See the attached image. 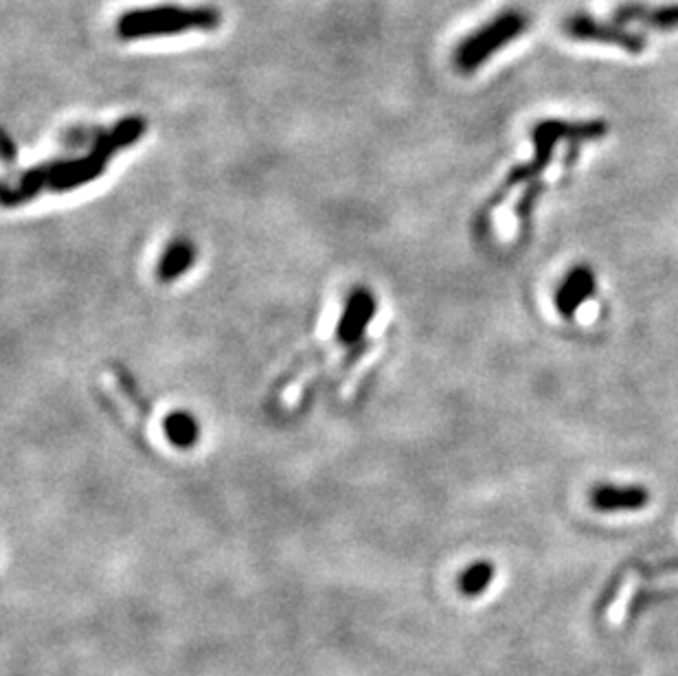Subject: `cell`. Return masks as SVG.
Listing matches in <instances>:
<instances>
[{"instance_id":"6","label":"cell","mask_w":678,"mask_h":676,"mask_svg":"<svg viewBox=\"0 0 678 676\" xmlns=\"http://www.w3.org/2000/svg\"><path fill=\"white\" fill-rule=\"evenodd\" d=\"M597 290L595 273L589 266H573L567 277L562 279V284L556 292V308L562 317L573 319V314L580 310L582 303L593 297Z\"/></svg>"},{"instance_id":"8","label":"cell","mask_w":678,"mask_h":676,"mask_svg":"<svg viewBox=\"0 0 678 676\" xmlns=\"http://www.w3.org/2000/svg\"><path fill=\"white\" fill-rule=\"evenodd\" d=\"M617 25H628V22H641V25L672 31L678 29V5L670 7H643V5H624L615 11Z\"/></svg>"},{"instance_id":"7","label":"cell","mask_w":678,"mask_h":676,"mask_svg":"<svg viewBox=\"0 0 678 676\" xmlns=\"http://www.w3.org/2000/svg\"><path fill=\"white\" fill-rule=\"evenodd\" d=\"M650 503V494L641 486H597L591 492V505L600 512H635Z\"/></svg>"},{"instance_id":"5","label":"cell","mask_w":678,"mask_h":676,"mask_svg":"<svg viewBox=\"0 0 678 676\" xmlns=\"http://www.w3.org/2000/svg\"><path fill=\"white\" fill-rule=\"evenodd\" d=\"M564 31H567L569 36L575 40L617 44V47L626 49L630 53H641L643 49H646V40H643L641 36H635V33L621 29L619 25H608V22L595 20L586 14L571 16L567 22H564Z\"/></svg>"},{"instance_id":"4","label":"cell","mask_w":678,"mask_h":676,"mask_svg":"<svg viewBox=\"0 0 678 676\" xmlns=\"http://www.w3.org/2000/svg\"><path fill=\"white\" fill-rule=\"evenodd\" d=\"M606 132L604 123H562V121H542L534 128V141H536V161L531 165L525 167H518L514 172L507 176V183L505 187L499 191L496 196L505 194L507 189H514L518 183H529L527 178H531L534 174H538L542 167H547L549 159H551V152H553V145L560 139H595V137H602Z\"/></svg>"},{"instance_id":"2","label":"cell","mask_w":678,"mask_h":676,"mask_svg":"<svg viewBox=\"0 0 678 676\" xmlns=\"http://www.w3.org/2000/svg\"><path fill=\"white\" fill-rule=\"evenodd\" d=\"M222 16L216 7H183L154 5L139 7L121 14L117 20V36L121 40H145L180 36L189 31H216Z\"/></svg>"},{"instance_id":"11","label":"cell","mask_w":678,"mask_h":676,"mask_svg":"<svg viewBox=\"0 0 678 676\" xmlns=\"http://www.w3.org/2000/svg\"><path fill=\"white\" fill-rule=\"evenodd\" d=\"M494 580V565L490 562H477L461 576V591L466 595H479L490 587Z\"/></svg>"},{"instance_id":"3","label":"cell","mask_w":678,"mask_h":676,"mask_svg":"<svg viewBox=\"0 0 678 676\" xmlns=\"http://www.w3.org/2000/svg\"><path fill=\"white\" fill-rule=\"evenodd\" d=\"M527 18L523 11L510 9L490 20L479 31L470 33L455 49V66L461 73H474L488 62L496 51H501L505 44L516 40L527 29Z\"/></svg>"},{"instance_id":"9","label":"cell","mask_w":678,"mask_h":676,"mask_svg":"<svg viewBox=\"0 0 678 676\" xmlns=\"http://www.w3.org/2000/svg\"><path fill=\"white\" fill-rule=\"evenodd\" d=\"M194 259H196V253L189 244L176 242L169 246L161 259V264H158V277H161L163 281L178 279L180 275L187 273L189 266L194 264Z\"/></svg>"},{"instance_id":"10","label":"cell","mask_w":678,"mask_h":676,"mask_svg":"<svg viewBox=\"0 0 678 676\" xmlns=\"http://www.w3.org/2000/svg\"><path fill=\"white\" fill-rule=\"evenodd\" d=\"M165 435L178 448H189L198 439V424L187 413H174L165 420Z\"/></svg>"},{"instance_id":"1","label":"cell","mask_w":678,"mask_h":676,"mask_svg":"<svg viewBox=\"0 0 678 676\" xmlns=\"http://www.w3.org/2000/svg\"><path fill=\"white\" fill-rule=\"evenodd\" d=\"M145 130H148V123H145L143 117L121 119L115 128L101 134L95 141L93 150L88 154L77 156V159L55 161L51 165L29 169V172L18 176L16 183H5L3 189L5 205L16 207L22 205V202L44 194V191L60 194V191H73L77 187L93 183L95 178L106 172L110 161L115 159L121 150L130 148L132 143H137L143 137Z\"/></svg>"}]
</instances>
